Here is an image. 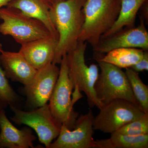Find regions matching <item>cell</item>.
Listing matches in <instances>:
<instances>
[{
	"label": "cell",
	"mask_w": 148,
	"mask_h": 148,
	"mask_svg": "<svg viewBox=\"0 0 148 148\" xmlns=\"http://www.w3.org/2000/svg\"><path fill=\"white\" fill-rule=\"evenodd\" d=\"M58 79L49 104L51 114L61 125L73 130L79 114L75 111L71 98L73 83L69 77L66 55L62 58Z\"/></svg>",
	"instance_id": "cell-6"
},
{
	"label": "cell",
	"mask_w": 148,
	"mask_h": 148,
	"mask_svg": "<svg viewBox=\"0 0 148 148\" xmlns=\"http://www.w3.org/2000/svg\"><path fill=\"white\" fill-rule=\"evenodd\" d=\"M6 7L16 8L41 21L51 35L58 39V33L51 17L50 5L45 0H11Z\"/></svg>",
	"instance_id": "cell-15"
},
{
	"label": "cell",
	"mask_w": 148,
	"mask_h": 148,
	"mask_svg": "<svg viewBox=\"0 0 148 148\" xmlns=\"http://www.w3.org/2000/svg\"><path fill=\"white\" fill-rule=\"evenodd\" d=\"M87 43L79 41L76 45L66 54L69 77L73 83L74 95H81L83 91L87 96L90 108L97 107L100 110L103 105L95 95L94 86L99 76L97 65H86L85 53Z\"/></svg>",
	"instance_id": "cell-3"
},
{
	"label": "cell",
	"mask_w": 148,
	"mask_h": 148,
	"mask_svg": "<svg viewBox=\"0 0 148 148\" xmlns=\"http://www.w3.org/2000/svg\"><path fill=\"white\" fill-rule=\"evenodd\" d=\"M36 139L31 127L26 125L17 129L8 118L5 109L0 107V148H34Z\"/></svg>",
	"instance_id": "cell-13"
},
{
	"label": "cell",
	"mask_w": 148,
	"mask_h": 148,
	"mask_svg": "<svg viewBox=\"0 0 148 148\" xmlns=\"http://www.w3.org/2000/svg\"><path fill=\"white\" fill-rule=\"evenodd\" d=\"M120 48L148 50V32L143 19L138 27H125L113 34L101 38L93 49L96 53L101 55Z\"/></svg>",
	"instance_id": "cell-11"
},
{
	"label": "cell",
	"mask_w": 148,
	"mask_h": 148,
	"mask_svg": "<svg viewBox=\"0 0 148 148\" xmlns=\"http://www.w3.org/2000/svg\"><path fill=\"white\" fill-rule=\"evenodd\" d=\"M120 8L121 0H86L83 6L84 23L78 41L95 47L114 24Z\"/></svg>",
	"instance_id": "cell-2"
},
{
	"label": "cell",
	"mask_w": 148,
	"mask_h": 148,
	"mask_svg": "<svg viewBox=\"0 0 148 148\" xmlns=\"http://www.w3.org/2000/svg\"><path fill=\"white\" fill-rule=\"evenodd\" d=\"M143 10V18L145 19L148 20V1L144 3V4L142 6Z\"/></svg>",
	"instance_id": "cell-23"
},
{
	"label": "cell",
	"mask_w": 148,
	"mask_h": 148,
	"mask_svg": "<svg viewBox=\"0 0 148 148\" xmlns=\"http://www.w3.org/2000/svg\"><path fill=\"white\" fill-rule=\"evenodd\" d=\"M60 68L51 64L37 70L31 82L20 88L26 97L25 110H33L47 104L57 82Z\"/></svg>",
	"instance_id": "cell-9"
},
{
	"label": "cell",
	"mask_w": 148,
	"mask_h": 148,
	"mask_svg": "<svg viewBox=\"0 0 148 148\" xmlns=\"http://www.w3.org/2000/svg\"><path fill=\"white\" fill-rule=\"evenodd\" d=\"M130 69L136 72H143L148 70V50L144 51V55L141 60L135 65L131 66Z\"/></svg>",
	"instance_id": "cell-22"
},
{
	"label": "cell",
	"mask_w": 148,
	"mask_h": 148,
	"mask_svg": "<svg viewBox=\"0 0 148 148\" xmlns=\"http://www.w3.org/2000/svg\"><path fill=\"white\" fill-rule=\"evenodd\" d=\"M58 39L51 36L21 45L19 52L36 70L42 69L53 62Z\"/></svg>",
	"instance_id": "cell-12"
},
{
	"label": "cell",
	"mask_w": 148,
	"mask_h": 148,
	"mask_svg": "<svg viewBox=\"0 0 148 148\" xmlns=\"http://www.w3.org/2000/svg\"><path fill=\"white\" fill-rule=\"evenodd\" d=\"M111 135V148H148V134L132 136L115 132Z\"/></svg>",
	"instance_id": "cell-20"
},
{
	"label": "cell",
	"mask_w": 148,
	"mask_h": 148,
	"mask_svg": "<svg viewBox=\"0 0 148 148\" xmlns=\"http://www.w3.org/2000/svg\"><path fill=\"white\" fill-rule=\"evenodd\" d=\"M0 62L8 78L24 86L31 82L37 71L19 51L3 49L0 52Z\"/></svg>",
	"instance_id": "cell-14"
},
{
	"label": "cell",
	"mask_w": 148,
	"mask_h": 148,
	"mask_svg": "<svg viewBox=\"0 0 148 148\" xmlns=\"http://www.w3.org/2000/svg\"><path fill=\"white\" fill-rule=\"evenodd\" d=\"M11 0H0V10L3 7L6 6Z\"/></svg>",
	"instance_id": "cell-24"
},
{
	"label": "cell",
	"mask_w": 148,
	"mask_h": 148,
	"mask_svg": "<svg viewBox=\"0 0 148 148\" xmlns=\"http://www.w3.org/2000/svg\"><path fill=\"white\" fill-rule=\"evenodd\" d=\"M146 114L133 103L116 99L103 106L93 121L94 130L105 133L116 132L124 125Z\"/></svg>",
	"instance_id": "cell-8"
},
{
	"label": "cell",
	"mask_w": 148,
	"mask_h": 148,
	"mask_svg": "<svg viewBox=\"0 0 148 148\" xmlns=\"http://www.w3.org/2000/svg\"><path fill=\"white\" fill-rule=\"evenodd\" d=\"M144 50L134 48L116 49L106 53V55H96L95 59L109 63L120 68H130L143 58Z\"/></svg>",
	"instance_id": "cell-17"
},
{
	"label": "cell",
	"mask_w": 148,
	"mask_h": 148,
	"mask_svg": "<svg viewBox=\"0 0 148 148\" xmlns=\"http://www.w3.org/2000/svg\"><path fill=\"white\" fill-rule=\"evenodd\" d=\"M147 1L121 0L120 10L116 21L111 29L102 36L101 39L113 34L125 27H135L137 13Z\"/></svg>",
	"instance_id": "cell-16"
},
{
	"label": "cell",
	"mask_w": 148,
	"mask_h": 148,
	"mask_svg": "<svg viewBox=\"0 0 148 148\" xmlns=\"http://www.w3.org/2000/svg\"><path fill=\"white\" fill-rule=\"evenodd\" d=\"M22 100L9 83L0 62V107L5 109L13 106L21 109Z\"/></svg>",
	"instance_id": "cell-19"
},
{
	"label": "cell",
	"mask_w": 148,
	"mask_h": 148,
	"mask_svg": "<svg viewBox=\"0 0 148 148\" xmlns=\"http://www.w3.org/2000/svg\"><path fill=\"white\" fill-rule=\"evenodd\" d=\"M13 116L10 117L15 124L25 125L36 131L40 143L46 148H49L52 141L58 137L61 131V125L51 114L49 104H45L31 111H22L10 106Z\"/></svg>",
	"instance_id": "cell-7"
},
{
	"label": "cell",
	"mask_w": 148,
	"mask_h": 148,
	"mask_svg": "<svg viewBox=\"0 0 148 148\" xmlns=\"http://www.w3.org/2000/svg\"><path fill=\"white\" fill-rule=\"evenodd\" d=\"M116 132L132 136L148 134V114L124 125Z\"/></svg>",
	"instance_id": "cell-21"
},
{
	"label": "cell",
	"mask_w": 148,
	"mask_h": 148,
	"mask_svg": "<svg viewBox=\"0 0 148 148\" xmlns=\"http://www.w3.org/2000/svg\"><path fill=\"white\" fill-rule=\"evenodd\" d=\"M45 1L51 5L53 4L54 3L58 2L61 1H64V0H45Z\"/></svg>",
	"instance_id": "cell-25"
},
{
	"label": "cell",
	"mask_w": 148,
	"mask_h": 148,
	"mask_svg": "<svg viewBox=\"0 0 148 148\" xmlns=\"http://www.w3.org/2000/svg\"><path fill=\"white\" fill-rule=\"evenodd\" d=\"M95 60L101 73L95 82L94 90L96 98L103 106L114 100L121 99L142 109L133 94L125 72L112 64Z\"/></svg>",
	"instance_id": "cell-4"
},
{
	"label": "cell",
	"mask_w": 148,
	"mask_h": 148,
	"mask_svg": "<svg viewBox=\"0 0 148 148\" xmlns=\"http://www.w3.org/2000/svg\"><path fill=\"white\" fill-rule=\"evenodd\" d=\"M86 1L64 0L51 5V17L58 34L52 64H60L63 56L78 42L84 23L83 6Z\"/></svg>",
	"instance_id": "cell-1"
},
{
	"label": "cell",
	"mask_w": 148,
	"mask_h": 148,
	"mask_svg": "<svg viewBox=\"0 0 148 148\" xmlns=\"http://www.w3.org/2000/svg\"><path fill=\"white\" fill-rule=\"evenodd\" d=\"M0 18L3 21L0 24V33L11 36L21 45L52 36L41 21L27 16L16 8H3L0 10Z\"/></svg>",
	"instance_id": "cell-5"
},
{
	"label": "cell",
	"mask_w": 148,
	"mask_h": 148,
	"mask_svg": "<svg viewBox=\"0 0 148 148\" xmlns=\"http://www.w3.org/2000/svg\"><path fill=\"white\" fill-rule=\"evenodd\" d=\"M3 50V49L2 47V46L1 45V44L0 43V52H1V51H2Z\"/></svg>",
	"instance_id": "cell-26"
},
{
	"label": "cell",
	"mask_w": 148,
	"mask_h": 148,
	"mask_svg": "<svg viewBox=\"0 0 148 148\" xmlns=\"http://www.w3.org/2000/svg\"><path fill=\"white\" fill-rule=\"evenodd\" d=\"M125 74L132 92L143 112L148 114V86L140 78L139 73L130 68L125 69Z\"/></svg>",
	"instance_id": "cell-18"
},
{
	"label": "cell",
	"mask_w": 148,
	"mask_h": 148,
	"mask_svg": "<svg viewBox=\"0 0 148 148\" xmlns=\"http://www.w3.org/2000/svg\"><path fill=\"white\" fill-rule=\"evenodd\" d=\"M94 118L89 109L87 113L79 116L73 130L61 125L60 134L49 148H95L92 137Z\"/></svg>",
	"instance_id": "cell-10"
}]
</instances>
